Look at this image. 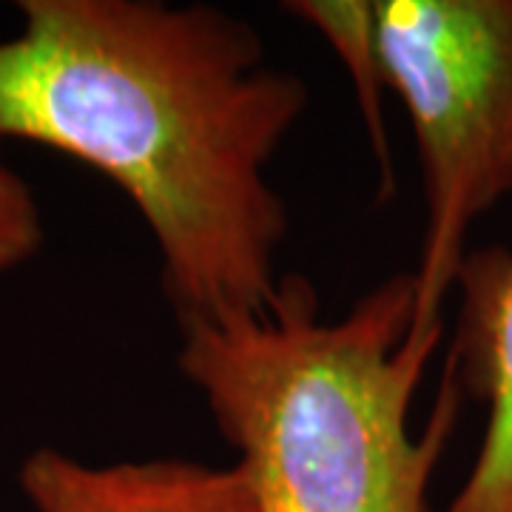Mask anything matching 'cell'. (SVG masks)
<instances>
[{
    "mask_svg": "<svg viewBox=\"0 0 512 512\" xmlns=\"http://www.w3.org/2000/svg\"><path fill=\"white\" fill-rule=\"evenodd\" d=\"M413 316V271L342 319H325L316 285L291 274L259 313L183 325L177 365L237 450L256 512H430L464 390L447 365L433 416L410 433L444 330H413Z\"/></svg>",
    "mask_w": 512,
    "mask_h": 512,
    "instance_id": "obj_2",
    "label": "cell"
},
{
    "mask_svg": "<svg viewBox=\"0 0 512 512\" xmlns=\"http://www.w3.org/2000/svg\"><path fill=\"white\" fill-rule=\"evenodd\" d=\"M40 242L43 225L35 197L0 154V274L35 256Z\"/></svg>",
    "mask_w": 512,
    "mask_h": 512,
    "instance_id": "obj_7",
    "label": "cell"
},
{
    "mask_svg": "<svg viewBox=\"0 0 512 512\" xmlns=\"http://www.w3.org/2000/svg\"><path fill=\"white\" fill-rule=\"evenodd\" d=\"M293 18L305 20L308 26L319 29L333 52L348 66L356 97L365 114L367 134L382 168L384 191H393V165H390V146L384 134L382 120V69L376 55L373 37V9L370 0H296L288 3Z\"/></svg>",
    "mask_w": 512,
    "mask_h": 512,
    "instance_id": "obj_6",
    "label": "cell"
},
{
    "mask_svg": "<svg viewBox=\"0 0 512 512\" xmlns=\"http://www.w3.org/2000/svg\"><path fill=\"white\" fill-rule=\"evenodd\" d=\"M424 183L413 330L441 325L470 225L512 194V0H370Z\"/></svg>",
    "mask_w": 512,
    "mask_h": 512,
    "instance_id": "obj_3",
    "label": "cell"
},
{
    "mask_svg": "<svg viewBox=\"0 0 512 512\" xmlns=\"http://www.w3.org/2000/svg\"><path fill=\"white\" fill-rule=\"evenodd\" d=\"M35 512H256L245 473L188 458L83 464L40 447L20 467Z\"/></svg>",
    "mask_w": 512,
    "mask_h": 512,
    "instance_id": "obj_5",
    "label": "cell"
},
{
    "mask_svg": "<svg viewBox=\"0 0 512 512\" xmlns=\"http://www.w3.org/2000/svg\"><path fill=\"white\" fill-rule=\"evenodd\" d=\"M0 40V140L109 177L140 211L180 325L259 313L285 205L265 168L308 109L245 20L160 0H23Z\"/></svg>",
    "mask_w": 512,
    "mask_h": 512,
    "instance_id": "obj_1",
    "label": "cell"
},
{
    "mask_svg": "<svg viewBox=\"0 0 512 512\" xmlns=\"http://www.w3.org/2000/svg\"><path fill=\"white\" fill-rule=\"evenodd\" d=\"M453 367L464 393L487 404L473 470L444 512H512V251L490 245L464 256Z\"/></svg>",
    "mask_w": 512,
    "mask_h": 512,
    "instance_id": "obj_4",
    "label": "cell"
}]
</instances>
